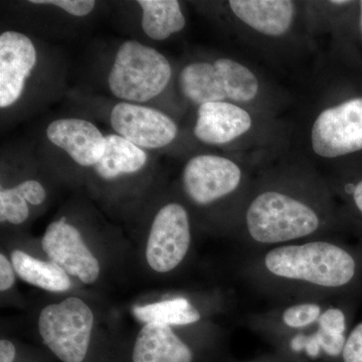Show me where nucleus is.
<instances>
[{
  "label": "nucleus",
  "instance_id": "nucleus-1",
  "mask_svg": "<svg viewBox=\"0 0 362 362\" xmlns=\"http://www.w3.org/2000/svg\"><path fill=\"white\" fill-rule=\"evenodd\" d=\"M265 266L276 277L328 288L352 284L361 268L351 252L327 242L275 247L266 255Z\"/></svg>",
  "mask_w": 362,
  "mask_h": 362
},
{
  "label": "nucleus",
  "instance_id": "nucleus-2",
  "mask_svg": "<svg viewBox=\"0 0 362 362\" xmlns=\"http://www.w3.org/2000/svg\"><path fill=\"white\" fill-rule=\"evenodd\" d=\"M171 76L170 63L161 52L136 40H127L117 51L108 86L112 94L124 102L145 103L165 90Z\"/></svg>",
  "mask_w": 362,
  "mask_h": 362
},
{
  "label": "nucleus",
  "instance_id": "nucleus-3",
  "mask_svg": "<svg viewBox=\"0 0 362 362\" xmlns=\"http://www.w3.org/2000/svg\"><path fill=\"white\" fill-rule=\"evenodd\" d=\"M246 221L252 239L267 245L308 237L320 225L310 206L278 192L258 195L247 209Z\"/></svg>",
  "mask_w": 362,
  "mask_h": 362
},
{
  "label": "nucleus",
  "instance_id": "nucleus-4",
  "mask_svg": "<svg viewBox=\"0 0 362 362\" xmlns=\"http://www.w3.org/2000/svg\"><path fill=\"white\" fill-rule=\"evenodd\" d=\"M93 325V311L76 297L47 305L39 317L40 334L45 344L64 362L84 361Z\"/></svg>",
  "mask_w": 362,
  "mask_h": 362
},
{
  "label": "nucleus",
  "instance_id": "nucleus-5",
  "mask_svg": "<svg viewBox=\"0 0 362 362\" xmlns=\"http://www.w3.org/2000/svg\"><path fill=\"white\" fill-rule=\"evenodd\" d=\"M312 148L325 158L362 151V96L321 112L311 131Z\"/></svg>",
  "mask_w": 362,
  "mask_h": 362
},
{
  "label": "nucleus",
  "instance_id": "nucleus-6",
  "mask_svg": "<svg viewBox=\"0 0 362 362\" xmlns=\"http://www.w3.org/2000/svg\"><path fill=\"white\" fill-rule=\"evenodd\" d=\"M192 242L187 211L180 204H168L156 214L147 240L148 265L168 273L180 265Z\"/></svg>",
  "mask_w": 362,
  "mask_h": 362
},
{
  "label": "nucleus",
  "instance_id": "nucleus-7",
  "mask_svg": "<svg viewBox=\"0 0 362 362\" xmlns=\"http://www.w3.org/2000/svg\"><path fill=\"white\" fill-rule=\"evenodd\" d=\"M112 128L142 149H158L175 141L177 125L163 112L140 104L120 102L112 109Z\"/></svg>",
  "mask_w": 362,
  "mask_h": 362
},
{
  "label": "nucleus",
  "instance_id": "nucleus-8",
  "mask_svg": "<svg viewBox=\"0 0 362 362\" xmlns=\"http://www.w3.org/2000/svg\"><path fill=\"white\" fill-rule=\"evenodd\" d=\"M242 171L237 163L218 156H197L183 169L185 194L195 204H209L237 189Z\"/></svg>",
  "mask_w": 362,
  "mask_h": 362
},
{
  "label": "nucleus",
  "instance_id": "nucleus-9",
  "mask_svg": "<svg viewBox=\"0 0 362 362\" xmlns=\"http://www.w3.org/2000/svg\"><path fill=\"white\" fill-rule=\"evenodd\" d=\"M42 246L52 262L68 275L85 284H94L99 278V261L86 246L78 228L66 223L65 216L47 226Z\"/></svg>",
  "mask_w": 362,
  "mask_h": 362
},
{
  "label": "nucleus",
  "instance_id": "nucleus-10",
  "mask_svg": "<svg viewBox=\"0 0 362 362\" xmlns=\"http://www.w3.org/2000/svg\"><path fill=\"white\" fill-rule=\"evenodd\" d=\"M37 49L23 33L7 30L0 35V107H11L20 99L26 78L35 69Z\"/></svg>",
  "mask_w": 362,
  "mask_h": 362
},
{
  "label": "nucleus",
  "instance_id": "nucleus-11",
  "mask_svg": "<svg viewBox=\"0 0 362 362\" xmlns=\"http://www.w3.org/2000/svg\"><path fill=\"white\" fill-rule=\"evenodd\" d=\"M45 134L49 142L63 149L82 168H94L106 149V136L102 134L96 125L84 119L52 121Z\"/></svg>",
  "mask_w": 362,
  "mask_h": 362
},
{
  "label": "nucleus",
  "instance_id": "nucleus-12",
  "mask_svg": "<svg viewBox=\"0 0 362 362\" xmlns=\"http://www.w3.org/2000/svg\"><path fill=\"white\" fill-rule=\"evenodd\" d=\"M251 127V116L245 109L228 102H211L199 106L194 132L199 141L221 145L237 139Z\"/></svg>",
  "mask_w": 362,
  "mask_h": 362
},
{
  "label": "nucleus",
  "instance_id": "nucleus-13",
  "mask_svg": "<svg viewBox=\"0 0 362 362\" xmlns=\"http://www.w3.org/2000/svg\"><path fill=\"white\" fill-rule=\"evenodd\" d=\"M228 4L243 23L269 37L285 35L294 18V2L289 0H230Z\"/></svg>",
  "mask_w": 362,
  "mask_h": 362
},
{
  "label": "nucleus",
  "instance_id": "nucleus-14",
  "mask_svg": "<svg viewBox=\"0 0 362 362\" xmlns=\"http://www.w3.org/2000/svg\"><path fill=\"white\" fill-rule=\"evenodd\" d=\"M189 347L166 324L149 323L140 330L133 362H192Z\"/></svg>",
  "mask_w": 362,
  "mask_h": 362
},
{
  "label": "nucleus",
  "instance_id": "nucleus-15",
  "mask_svg": "<svg viewBox=\"0 0 362 362\" xmlns=\"http://www.w3.org/2000/svg\"><path fill=\"white\" fill-rule=\"evenodd\" d=\"M148 156L144 149L136 146L118 134L106 136L104 156L94 166L99 177L115 180L123 175H133L146 165Z\"/></svg>",
  "mask_w": 362,
  "mask_h": 362
},
{
  "label": "nucleus",
  "instance_id": "nucleus-16",
  "mask_svg": "<svg viewBox=\"0 0 362 362\" xmlns=\"http://www.w3.org/2000/svg\"><path fill=\"white\" fill-rule=\"evenodd\" d=\"M178 85L181 94L199 106L228 99L223 80L214 64L197 62L185 66L178 77Z\"/></svg>",
  "mask_w": 362,
  "mask_h": 362
},
{
  "label": "nucleus",
  "instance_id": "nucleus-17",
  "mask_svg": "<svg viewBox=\"0 0 362 362\" xmlns=\"http://www.w3.org/2000/svg\"><path fill=\"white\" fill-rule=\"evenodd\" d=\"M137 4L142 9L143 32L150 39L161 42L185 28L187 21L176 0H139Z\"/></svg>",
  "mask_w": 362,
  "mask_h": 362
},
{
  "label": "nucleus",
  "instance_id": "nucleus-18",
  "mask_svg": "<svg viewBox=\"0 0 362 362\" xmlns=\"http://www.w3.org/2000/svg\"><path fill=\"white\" fill-rule=\"evenodd\" d=\"M11 263L14 271L28 284L51 292H64L71 288L68 274L54 262L42 261L16 250L11 252Z\"/></svg>",
  "mask_w": 362,
  "mask_h": 362
},
{
  "label": "nucleus",
  "instance_id": "nucleus-19",
  "mask_svg": "<svg viewBox=\"0 0 362 362\" xmlns=\"http://www.w3.org/2000/svg\"><path fill=\"white\" fill-rule=\"evenodd\" d=\"M136 319L143 323L166 325H187L197 322L201 314L185 298L168 300L159 303L135 306L132 310Z\"/></svg>",
  "mask_w": 362,
  "mask_h": 362
},
{
  "label": "nucleus",
  "instance_id": "nucleus-20",
  "mask_svg": "<svg viewBox=\"0 0 362 362\" xmlns=\"http://www.w3.org/2000/svg\"><path fill=\"white\" fill-rule=\"evenodd\" d=\"M214 65L220 73L228 99L245 103L256 98L259 82L247 66L230 59H216Z\"/></svg>",
  "mask_w": 362,
  "mask_h": 362
},
{
  "label": "nucleus",
  "instance_id": "nucleus-21",
  "mask_svg": "<svg viewBox=\"0 0 362 362\" xmlns=\"http://www.w3.org/2000/svg\"><path fill=\"white\" fill-rule=\"evenodd\" d=\"M30 216L28 202L21 197L16 187L1 188L0 192V221L21 225Z\"/></svg>",
  "mask_w": 362,
  "mask_h": 362
},
{
  "label": "nucleus",
  "instance_id": "nucleus-22",
  "mask_svg": "<svg viewBox=\"0 0 362 362\" xmlns=\"http://www.w3.org/2000/svg\"><path fill=\"white\" fill-rule=\"evenodd\" d=\"M321 316V308L317 304L294 305L283 314V321L291 328H302L311 325Z\"/></svg>",
  "mask_w": 362,
  "mask_h": 362
},
{
  "label": "nucleus",
  "instance_id": "nucleus-23",
  "mask_svg": "<svg viewBox=\"0 0 362 362\" xmlns=\"http://www.w3.org/2000/svg\"><path fill=\"white\" fill-rule=\"evenodd\" d=\"M35 6H51L59 7L71 16L83 18L94 11L96 2L93 0H30Z\"/></svg>",
  "mask_w": 362,
  "mask_h": 362
},
{
  "label": "nucleus",
  "instance_id": "nucleus-24",
  "mask_svg": "<svg viewBox=\"0 0 362 362\" xmlns=\"http://www.w3.org/2000/svg\"><path fill=\"white\" fill-rule=\"evenodd\" d=\"M320 330L332 335H345L346 316L341 309L330 308L321 314L319 318Z\"/></svg>",
  "mask_w": 362,
  "mask_h": 362
},
{
  "label": "nucleus",
  "instance_id": "nucleus-25",
  "mask_svg": "<svg viewBox=\"0 0 362 362\" xmlns=\"http://www.w3.org/2000/svg\"><path fill=\"white\" fill-rule=\"evenodd\" d=\"M342 356L344 362H362V322L347 337Z\"/></svg>",
  "mask_w": 362,
  "mask_h": 362
},
{
  "label": "nucleus",
  "instance_id": "nucleus-26",
  "mask_svg": "<svg viewBox=\"0 0 362 362\" xmlns=\"http://www.w3.org/2000/svg\"><path fill=\"white\" fill-rule=\"evenodd\" d=\"M313 337L315 338L320 349H323L330 356H338L341 354L347 339L345 335H332L320 329L313 335Z\"/></svg>",
  "mask_w": 362,
  "mask_h": 362
},
{
  "label": "nucleus",
  "instance_id": "nucleus-27",
  "mask_svg": "<svg viewBox=\"0 0 362 362\" xmlns=\"http://www.w3.org/2000/svg\"><path fill=\"white\" fill-rule=\"evenodd\" d=\"M21 197H25L28 204L39 206L47 197L45 187L37 180H25L14 187Z\"/></svg>",
  "mask_w": 362,
  "mask_h": 362
},
{
  "label": "nucleus",
  "instance_id": "nucleus-28",
  "mask_svg": "<svg viewBox=\"0 0 362 362\" xmlns=\"http://www.w3.org/2000/svg\"><path fill=\"white\" fill-rule=\"evenodd\" d=\"M13 265L4 255H0V290L2 292L11 289L14 284Z\"/></svg>",
  "mask_w": 362,
  "mask_h": 362
},
{
  "label": "nucleus",
  "instance_id": "nucleus-29",
  "mask_svg": "<svg viewBox=\"0 0 362 362\" xmlns=\"http://www.w3.org/2000/svg\"><path fill=\"white\" fill-rule=\"evenodd\" d=\"M16 357L14 345L8 340L0 341V362H13Z\"/></svg>",
  "mask_w": 362,
  "mask_h": 362
},
{
  "label": "nucleus",
  "instance_id": "nucleus-30",
  "mask_svg": "<svg viewBox=\"0 0 362 362\" xmlns=\"http://www.w3.org/2000/svg\"><path fill=\"white\" fill-rule=\"evenodd\" d=\"M351 202L357 213L362 216V178L357 180L351 188Z\"/></svg>",
  "mask_w": 362,
  "mask_h": 362
},
{
  "label": "nucleus",
  "instance_id": "nucleus-31",
  "mask_svg": "<svg viewBox=\"0 0 362 362\" xmlns=\"http://www.w3.org/2000/svg\"><path fill=\"white\" fill-rule=\"evenodd\" d=\"M359 32L362 35V0L359 1Z\"/></svg>",
  "mask_w": 362,
  "mask_h": 362
},
{
  "label": "nucleus",
  "instance_id": "nucleus-32",
  "mask_svg": "<svg viewBox=\"0 0 362 362\" xmlns=\"http://www.w3.org/2000/svg\"><path fill=\"white\" fill-rule=\"evenodd\" d=\"M330 4H334V6H349V4H351V1H330Z\"/></svg>",
  "mask_w": 362,
  "mask_h": 362
}]
</instances>
